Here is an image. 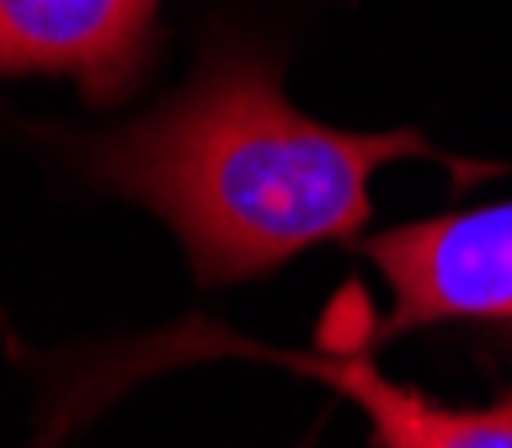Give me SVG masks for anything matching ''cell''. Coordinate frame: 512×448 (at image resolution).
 <instances>
[{"instance_id": "cell-1", "label": "cell", "mask_w": 512, "mask_h": 448, "mask_svg": "<svg viewBox=\"0 0 512 448\" xmlns=\"http://www.w3.org/2000/svg\"><path fill=\"white\" fill-rule=\"evenodd\" d=\"M432 155L411 128L352 134L315 123L256 59H214L155 118L102 144L96 171L182 235L203 283L272 272L368 224V176Z\"/></svg>"}, {"instance_id": "cell-2", "label": "cell", "mask_w": 512, "mask_h": 448, "mask_svg": "<svg viewBox=\"0 0 512 448\" xmlns=\"http://www.w3.org/2000/svg\"><path fill=\"white\" fill-rule=\"evenodd\" d=\"M368 262L390 283L379 342L443 320L512 326V198L384 230L368 240Z\"/></svg>"}, {"instance_id": "cell-3", "label": "cell", "mask_w": 512, "mask_h": 448, "mask_svg": "<svg viewBox=\"0 0 512 448\" xmlns=\"http://www.w3.org/2000/svg\"><path fill=\"white\" fill-rule=\"evenodd\" d=\"M160 0H0V75H70L91 102H123L155 54Z\"/></svg>"}, {"instance_id": "cell-4", "label": "cell", "mask_w": 512, "mask_h": 448, "mask_svg": "<svg viewBox=\"0 0 512 448\" xmlns=\"http://www.w3.org/2000/svg\"><path fill=\"white\" fill-rule=\"evenodd\" d=\"M283 368H299L368 416L374 448H512V390H502L491 406H443L411 384H395L379 374L363 352H262Z\"/></svg>"}]
</instances>
